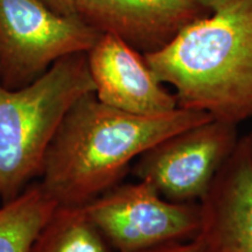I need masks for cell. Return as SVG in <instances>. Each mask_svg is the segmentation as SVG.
Listing matches in <instances>:
<instances>
[{
  "instance_id": "cell-7",
  "label": "cell",
  "mask_w": 252,
  "mask_h": 252,
  "mask_svg": "<svg viewBox=\"0 0 252 252\" xmlns=\"http://www.w3.org/2000/svg\"><path fill=\"white\" fill-rule=\"evenodd\" d=\"M75 8L88 26L143 54L161 49L188 25L212 13L194 0H75Z\"/></svg>"
},
{
  "instance_id": "cell-10",
  "label": "cell",
  "mask_w": 252,
  "mask_h": 252,
  "mask_svg": "<svg viewBox=\"0 0 252 252\" xmlns=\"http://www.w3.org/2000/svg\"><path fill=\"white\" fill-rule=\"evenodd\" d=\"M58 203L39 184L0 207V252H26Z\"/></svg>"
},
{
  "instance_id": "cell-12",
  "label": "cell",
  "mask_w": 252,
  "mask_h": 252,
  "mask_svg": "<svg viewBox=\"0 0 252 252\" xmlns=\"http://www.w3.org/2000/svg\"><path fill=\"white\" fill-rule=\"evenodd\" d=\"M137 252H206L201 239L196 237L195 239L187 242H180V243H172L147 249V250L137 251Z\"/></svg>"
},
{
  "instance_id": "cell-5",
  "label": "cell",
  "mask_w": 252,
  "mask_h": 252,
  "mask_svg": "<svg viewBox=\"0 0 252 252\" xmlns=\"http://www.w3.org/2000/svg\"><path fill=\"white\" fill-rule=\"evenodd\" d=\"M83 208L115 252L191 241L201 230L200 202H172L143 180L119 184Z\"/></svg>"
},
{
  "instance_id": "cell-2",
  "label": "cell",
  "mask_w": 252,
  "mask_h": 252,
  "mask_svg": "<svg viewBox=\"0 0 252 252\" xmlns=\"http://www.w3.org/2000/svg\"><path fill=\"white\" fill-rule=\"evenodd\" d=\"M144 56L179 108L236 125L252 117V0H234Z\"/></svg>"
},
{
  "instance_id": "cell-16",
  "label": "cell",
  "mask_w": 252,
  "mask_h": 252,
  "mask_svg": "<svg viewBox=\"0 0 252 252\" xmlns=\"http://www.w3.org/2000/svg\"><path fill=\"white\" fill-rule=\"evenodd\" d=\"M0 201H1V196H0Z\"/></svg>"
},
{
  "instance_id": "cell-14",
  "label": "cell",
  "mask_w": 252,
  "mask_h": 252,
  "mask_svg": "<svg viewBox=\"0 0 252 252\" xmlns=\"http://www.w3.org/2000/svg\"><path fill=\"white\" fill-rule=\"evenodd\" d=\"M194 1H196L197 4L203 6L204 8L209 9L210 12H215L217 9L229 5L230 2H232L234 0H194Z\"/></svg>"
},
{
  "instance_id": "cell-4",
  "label": "cell",
  "mask_w": 252,
  "mask_h": 252,
  "mask_svg": "<svg viewBox=\"0 0 252 252\" xmlns=\"http://www.w3.org/2000/svg\"><path fill=\"white\" fill-rule=\"evenodd\" d=\"M102 35L42 0H0V81L19 89L65 56L88 53Z\"/></svg>"
},
{
  "instance_id": "cell-9",
  "label": "cell",
  "mask_w": 252,
  "mask_h": 252,
  "mask_svg": "<svg viewBox=\"0 0 252 252\" xmlns=\"http://www.w3.org/2000/svg\"><path fill=\"white\" fill-rule=\"evenodd\" d=\"M206 252H252V156L245 137L200 201Z\"/></svg>"
},
{
  "instance_id": "cell-15",
  "label": "cell",
  "mask_w": 252,
  "mask_h": 252,
  "mask_svg": "<svg viewBox=\"0 0 252 252\" xmlns=\"http://www.w3.org/2000/svg\"><path fill=\"white\" fill-rule=\"evenodd\" d=\"M245 139H247V141H248L249 149H250V152H251V156H252V131L249 134L245 135Z\"/></svg>"
},
{
  "instance_id": "cell-1",
  "label": "cell",
  "mask_w": 252,
  "mask_h": 252,
  "mask_svg": "<svg viewBox=\"0 0 252 252\" xmlns=\"http://www.w3.org/2000/svg\"><path fill=\"white\" fill-rule=\"evenodd\" d=\"M213 117L178 108L141 116L103 104L90 93L69 110L47 151L40 185L62 207H86L116 187L144 152Z\"/></svg>"
},
{
  "instance_id": "cell-13",
  "label": "cell",
  "mask_w": 252,
  "mask_h": 252,
  "mask_svg": "<svg viewBox=\"0 0 252 252\" xmlns=\"http://www.w3.org/2000/svg\"><path fill=\"white\" fill-rule=\"evenodd\" d=\"M42 1L60 14L77 15L75 0H42Z\"/></svg>"
},
{
  "instance_id": "cell-6",
  "label": "cell",
  "mask_w": 252,
  "mask_h": 252,
  "mask_svg": "<svg viewBox=\"0 0 252 252\" xmlns=\"http://www.w3.org/2000/svg\"><path fill=\"white\" fill-rule=\"evenodd\" d=\"M239 141L237 125L216 119L169 135L144 152L131 172L172 202H200Z\"/></svg>"
},
{
  "instance_id": "cell-11",
  "label": "cell",
  "mask_w": 252,
  "mask_h": 252,
  "mask_svg": "<svg viewBox=\"0 0 252 252\" xmlns=\"http://www.w3.org/2000/svg\"><path fill=\"white\" fill-rule=\"evenodd\" d=\"M26 252H115L84 208L58 206Z\"/></svg>"
},
{
  "instance_id": "cell-3",
  "label": "cell",
  "mask_w": 252,
  "mask_h": 252,
  "mask_svg": "<svg viewBox=\"0 0 252 252\" xmlns=\"http://www.w3.org/2000/svg\"><path fill=\"white\" fill-rule=\"evenodd\" d=\"M94 93L87 53L65 56L31 84L0 81V196L17 197L40 178L50 143L71 106Z\"/></svg>"
},
{
  "instance_id": "cell-8",
  "label": "cell",
  "mask_w": 252,
  "mask_h": 252,
  "mask_svg": "<svg viewBox=\"0 0 252 252\" xmlns=\"http://www.w3.org/2000/svg\"><path fill=\"white\" fill-rule=\"evenodd\" d=\"M94 96L103 104L141 116L178 109L174 93L156 76L143 53L117 36L102 34L87 53Z\"/></svg>"
}]
</instances>
